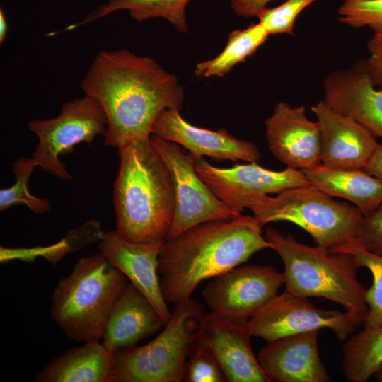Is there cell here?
<instances>
[{
    "label": "cell",
    "instance_id": "obj_21",
    "mask_svg": "<svg viewBox=\"0 0 382 382\" xmlns=\"http://www.w3.org/2000/svg\"><path fill=\"white\" fill-rule=\"evenodd\" d=\"M114 354L99 341L84 342L51 361L36 376L37 382H114Z\"/></svg>",
    "mask_w": 382,
    "mask_h": 382
},
{
    "label": "cell",
    "instance_id": "obj_15",
    "mask_svg": "<svg viewBox=\"0 0 382 382\" xmlns=\"http://www.w3.org/2000/svg\"><path fill=\"white\" fill-rule=\"evenodd\" d=\"M320 127L321 163L337 169H364L378 144L361 124L325 100L311 107Z\"/></svg>",
    "mask_w": 382,
    "mask_h": 382
},
{
    "label": "cell",
    "instance_id": "obj_20",
    "mask_svg": "<svg viewBox=\"0 0 382 382\" xmlns=\"http://www.w3.org/2000/svg\"><path fill=\"white\" fill-rule=\"evenodd\" d=\"M165 325L161 316L145 295L129 282L109 313L102 344L114 354L134 346Z\"/></svg>",
    "mask_w": 382,
    "mask_h": 382
},
{
    "label": "cell",
    "instance_id": "obj_32",
    "mask_svg": "<svg viewBox=\"0 0 382 382\" xmlns=\"http://www.w3.org/2000/svg\"><path fill=\"white\" fill-rule=\"evenodd\" d=\"M359 241L367 250L382 255V203L363 216Z\"/></svg>",
    "mask_w": 382,
    "mask_h": 382
},
{
    "label": "cell",
    "instance_id": "obj_31",
    "mask_svg": "<svg viewBox=\"0 0 382 382\" xmlns=\"http://www.w3.org/2000/svg\"><path fill=\"white\" fill-rule=\"evenodd\" d=\"M316 0H286L274 8H265L257 17L269 34L294 35V23L299 13Z\"/></svg>",
    "mask_w": 382,
    "mask_h": 382
},
{
    "label": "cell",
    "instance_id": "obj_9",
    "mask_svg": "<svg viewBox=\"0 0 382 382\" xmlns=\"http://www.w3.org/2000/svg\"><path fill=\"white\" fill-rule=\"evenodd\" d=\"M150 140L168 166L175 189V215L166 239L204 222L239 216L198 175L192 154L185 152L180 145L154 134L151 135Z\"/></svg>",
    "mask_w": 382,
    "mask_h": 382
},
{
    "label": "cell",
    "instance_id": "obj_18",
    "mask_svg": "<svg viewBox=\"0 0 382 382\" xmlns=\"http://www.w3.org/2000/svg\"><path fill=\"white\" fill-rule=\"evenodd\" d=\"M318 331L310 330L267 342L257 358L270 382L332 381L319 357Z\"/></svg>",
    "mask_w": 382,
    "mask_h": 382
},
{
    "label": "cell",
    "instance_id": "obj_10",
    "mask_svg": "<svg viewBox=\"0 0 382 382\" xmlns=\"http://www.w3.org/2000/svg\"><path fill=\"white\" fill-rule=\"evenodd\" d=\"M364 323L347 311L316 308L307 297L285 289L252 316L248 326L252 336L267 342L322 328L331 330L342 341Z\"/></svg>",
    "mask_w": 382,
    "mask_h": 382
},
{
    "label": "cell",
    "instance_id": "obj_30",
    "mask_svg": "<svg viewBox=\"0 0 382 382\" xmlns=\"http://www.w3.org/2000/svg\"><path fill=\"white\" fill-rule=\"evenodd\" d=\"M194 353L186 362L183 381L187 382L227 381L216 357L200 337L193 349Z\"/></svg>",
    "mask_w": 382,
    "mask_h": 382
},
{
    "label": "cell",
    "instance_id": "obj_11",
    "mask_svg": "<svg viewBox=\"0 0 382 382\" xmlns=\"http://www.w3.org/2000/svg\"><path fill=\"white\" fill-rule=\"evenodd\" d=\"M284 284V272L272 265L238 266L214 278L202 294L211 313L232 323L246 324Z\"/></svg>",
    "mask_w": 382,
    "mask_h": 382
},
{
    "label": "cell",
    "instance_id": "obj_17",
    "mask_svg": "<svg viewBox=\"0 0 382 382\" xmlns=\"http://www.w3.org/2000/svg\"><path fill=\"white\" fill-rule=\"evenodd\" d=\"M323 86L324 100L329 105L361 124L376 138L382 137V88L377 89L373 83L364 59L332 72Z\"/></svg>",
    "mask_w": 382,
    "mask_h": 382
},
{
    "label": "cell",
    "instance_id": "obj_27",
    "mask_svg": "<svg viewBox=\"0 0 382 382\" xmlns=\"http://www.w3.org/2000/svg\"><path fill=\"white\" fill-rule=\"evenodd\" d=\"M37 166L33 158L20 157L13 163L16 183L10 187L0 190V210L13 205H26L35 214H44L50 209L47 199L37 197L28 189L30 175Z\"/></svg>",
    "mask_w": 382,
    "mask_h": 382
},
{
    "label": "cell",
    "instance_id": "obj_12",
    "mask_svg": "<svg viewBox=\"0 0 382 382\" xmlns=\"http://www.w3.org/2000/svg\"><path fill=\"white\" fill-rule=\"evenodd\" d=\"M196 170L216 195L234 213L241 215L248 200L278 194L310 185L301 170L286 167L281 171L264 168L257 162L219 168L204 157H195Z\"/></svg>",
    "mask_w": 382,
    "mask_h": 382
},
{
    "label": "cell",
    "instance_id": "obj_35",
    "mask_svg": "<svg viewBox=\"0 0 382 382\" xmlns=\"http://www.w3.org/2000/svg\"><path fill=\"white\" fill-rule=\"evenodd\" d=\"M364 169L382 181V144H378Z\"/></svg>",
    "mask_w": 382,
    "mask_h": 382
},
{
    "label": "cell",
    "instance_id": "obj_23",
    "mask_svg": "<svg viewBox=\"0 0 382 382\" xmlns=\"http://www.w3.org/2000/svg\"><path fill=\"white\" fill-rule=\"evenodd\" d=\"M190 0H107L89 13L83 21L69 25L67 30L88 24L118 11H128L131 17L138 21L162 18L180 33L188 30L185 9Z\"/></svg>",
    "mask_w": 382,
    "mask_h": 382
},
{
    "label": "cell",
    "instance_id": "obj_24",
    "mask_svg": "<svg viewBox=\"0 0 382 382\" xmlns=\"http://www.w3.org/2000/svg\"><path fill=\"white\" fill-rule=\"evenodd\" d=\"M382 369V325L364 327L344 344L342 371L350 382H366Z\"/></svg>",
    "mask_w": 382,
    "mask_h": 382
},
{
    "label": "cell",
    "instance_id": "obj_14",
    "mask_svg": "<svg viewBox=\"0 0 382 382\" xmlns=\"http://www.w3.org/2000/svg\"><path fill=\"white\" fill-rule=\"evenodd\" d=\"M151 134L180 145L195 157L235 163L257 162L261 157L252 142L239 139L223 128L214 131L195 126L175 109L165 110L157 117Z\"/></svg>",
    "mask_w": 382,
    "mask_h": 382
},
{
    "label": "cell",
    "instance_id": "obj_13",
    "mask_svg": "<svg viewBox=\"0 0 382 382\" xmlns=\"http://www.w3.org/2000/svg\"><path fill=\"white\" fill-rule=\"evenodd\" d=\"M265 125L270 152L286 167L303 170L321 163L320 127L308 120L303 106L279 102Z\"/></svg>",
    "mask_w": 382,
    "mask_h": 382
},
{
    "label": "cell",
    "instance_id": "obj_6",
    "mask_svg": "<svg viewBox=\"0 0 382 382\" xmlns=\"http://www.w3.org/2000/svg\"><path fill=\"white\" fill-rule=\"evenodd\" d=\"M262 225L289 221L308 232L317 245L329 249L357 241L361 211L336 201L311 185L286 190L276 197L253 198L245 205Z\"/></svg>",
    "mask_w": 382,
    "mask_h": 382
},
{
    "label": "cell",
    "instance_id": "obj_16",
    "mask_svg": "<svg viewBox=\"0 0 382 382\" xmlns=\"http://www.w3.org/2000/svg\"><path fill=\"white\" fill-rule=\"evenodd\" d=\"M163 241L131 242L115 230L105 233L98 245L99 253L145 295L166 325L172 313L163 296L158 272Z\"/></svg>",
    "mask_w": 382,
    "mask_h": 382
},
{
    "label": "cell",
    "instance_id": "obj_4",
    "mask_svg": "<svg viewBox=\"0 0 382 382\" xmlns=\"http://www.w3.org/2000/svg\"><path fill=\"white\" fill-rule=\"evenodd\" d=\"M264 236L284 263L286 291L334 301L365 320L366 289L358 280L359 267L352 255L299 243L291 234L272 227L265 229Z\"/></svg>",
    "mask_w": 382,
    "mask_h": 382
},
{
    "label": "cell",
    "instance_id": "obj_36",
    "mask_svg": "<svg viewBox=\"0 0 382 382\" xmlns=\"http://www.w3.org/2000/svg\"><path fill=\"white\" fill-rule=\"evenodd\" d=\"M8 30V23L5 16L4 11L0 9V43L4 42Z\"/></svg>",
    "mask_w": 382,
    "mask_h": 382
},
{
    "label": "cell",
    "instance_id": "obj_19",
    "mask_svg": "<svg viewBox=\"0 0 382 382\" xmlns=\"http://www.w3.org/2000/svg\"><path fill=\"white\" fill-rule=\"evenodd\" d=\"M248 323L235 324L205 315L200 337L210 349L228 382H270L251 345Z\"/></svg>",
    "mask_w": 382,
    "mask_h": 382
},
{
    "label": "cell",
    "instance_id": "obj_37",
    "mask_svg": "<svg viewBox=\"0 0 382 382\" xmlns=\"http://www.w3.org/2000/svg\"><path fill=\"white\" fill-rule=\"evenodd\" d=\"M375 377L378 381L382 382V369L375 374Z\"/></svg>",
    "mask_w": 382,
    "mask_h": 382
},
{
    "label": "cell",
    "instance_id": "obj_25",
    "mask_svg": "<svg viewBox=\"0 0 382 382\" xmlns=\"http://www.w3.org/2000/svg\"><path fill=\"white\" fill-rule=\"evenodd\" d=\"M270 34L258 23L228 35L227 44L216 57L196 65L197 76L222 77L238 63L243 62L267 40Z\"/></svg>",
    "mask_w": 382,
    "mask_h": 382
},
{
    "label": "cell",
    "instance_id": "obj_34",
    "mask_svg": "<svg viewBox=\"0 0 382 382\" xmlns=\"http://www.w3.org/2000/svg\"><path fill=\"white\" fill-rule=\"evenodd\" d=\"M271 1L272 0H231V6L237 16L252 17L257 16Z\"/></svg>",
    "mask_w": 382,
    "mask_h": 382
},
{
    "label": "cell",
    "instance_id": "obj_22",
    "mask_svg": "<svg viewBox=\"0 0 382 382\" xmlns=\"http://www.w3.org/2000/svg\"><path fill=\"white\" fill-rule=\"evenodd\" d=\"M301 170L310 185L352 202L363 216L382 203V181L364 169H337L320 163Z\"/></svg>",
    "mask_w": 382,
    "mask_h": 382
},
{
    "label": "cell",
    "instance_id": "obj_3",
    "mask_svg": "<svg viewBox=\"0 0 382 382\" xmlns=\"http://www.w3.org/2000/svg\"><path fill=\"white\" fill-rule=\"evenodd\" d=\"M118 155L113 192L116 231L131 242L165 241L175 209L168 166L150 138L125 144L118 148Z\"/></svg>",
    "mask_w": 382,
    "mask_h": 382
},
{
    "label": "cell",
    "instance_id": "obj_2",
    "mask_svg": "<svg viewBox=\"0 0 382 382\" xmlns=\"http://www.w3.org/2000/svg\"><path fill=\"white\" fill-rule=\"evenodd\" d=\"M253 216L204 222L163 241L158 272L163 296L175 306L191 299L203 281L245 262L255 253L272 248Z\"/></svg>",
    "mask_w": 382,
    "mask_h": 382
},
{
    "label": "cell",
    "instance_id": "obj_1",
    "mask_svg": "<svg viewBox=\"0 0 382 382\" xmlns=\"http://www.w3.org/2000/svg\"><path fill=\"white\" fill-rule=\"evenodd\" d=\"M81 88L105 113V145L117 148L149 139L157 117L167 109L180 110L185 98L175 75L154 59L126 49L100 52Z\"/></svg>",
    "mask_w": 382,
    "mask_h": 382
},
{
    "label": "cell",
    "instance_id": "obj_8",
    "mask_svg": "<svg viewBox=\"0 0 382 382\" xmlns=\"http://www.w3.org/2000/svg\"><path fill=\"white\" fill-rule=\"evenodd\" d=\"M28 127L39 139L33 154L37 166L57 178L71 180L59 156L71 152L79 143L91 144L96 136L104 135L107 120L98 102L84 95L64 104L57 117L30 120Z\"/></svg>",
    "mask_w": 382,
    "mask_h": 382
},
{
    "label": "cell",
    "instance_id": "obj_28",
    "mask_svg": "<svg viewBox=\"0 0 382 382\" xmlns=\"http://www.w3.org/2000/svg\"><path fill=\"white\" fill-rule=\"evenodd\" d=\"M104 234L100 223L96 219H91L82 226L69 231L62 241L53 245L32 248L31 255H41L47 261L55 264L69 253L81 250L93 243H99Z\"/></svg>",
    "mask_w": 382,
    "mask_h": 382
},
{
    "label": "cell",
    "instance_id": "obj_33",
    "mask_svg": "<svg viewBox=\"0 0 382 382\" xmlns=\"http://www.w3.org/2000/svg\"><path fill=\"white\" fill-rule=\"evenodd\" d=\"M369 57L364 60L366 71L375 86L382 88V32L374 33L367 42Z\"/></svg>",
    "mask_w": 382,
    "mask_h": 382
},
{
    "label": "cell",
    "instance_id": "obj_7",
    "mask_svg": "<svg viewBox=\"0 0 382 382\" xmlns=\"http://www.w3.org/2000/svg\"><path fill=\"white\" fill-rule=\"evenodd\" d=\"M195 299L175 306L162 332L143 346L114 353V382H180L186 358L200 338L205 316Z\"/></svg>",
    "mask_w": 382,
    "mask_h": 382
},
{
    "label": "cell",
    "instance_id": "obj_5",
    "mask_svg": "<svg viewBox=\"0 0 382 382\" xmlns=\"http://www.w3.org/2000/svg\"><path fill=\"white\" fill-rule=\"evenodd\" d=\"M127 278L101 253L81 258L51 299L52 319L71 340L100 341Z\"/></svg>",
    "mask_w": 382,
    "mask_h": 382
},
{
    "label": "cell",
    "instance_id": "obj_26",
    "mask_svg": "<svg viewBox=\"0 0 382 382\" xmlns=\"http://www.w3.org/2000/svg\"><path fill=\"white\" fill-rule=\"evenodd\" d=\"M352 255L359 267H365L371 274L372 284L366 291L368 313L364 327H376L382 325V255L365 248L359 239L351 243L330 249Z\"/></svg>",
    "mask_w": 382,
    "mask_h": 382
},
{
    "label": "cell",
    "instance_id": "obj_29",
    "mask_svg": "<svg viewBox=\"0 0 382 382\" xmlns=\"http://www.w3.org/2000/svg\"><path fill=\"white\" fill-rule=\"evenodd\" d=\"M337 14L339 21L351 27L382 32V0H343Z\"/></svg>",
    "mask_w": 382,
    "mask_h": 382
}]
</instances>
